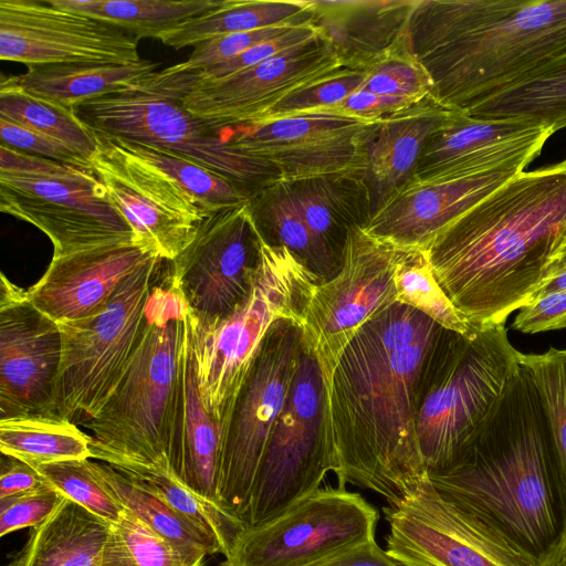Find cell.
I'll return each mask as SVG.
<instances>
[{
	"label": "cell",
	"mask_w": 566,
	"mask_h": 566,
	"mask_svg": "<svg viewBox=\"0 0 566 566\" xmlns=\"http://www.w3.org/2000/svg\"><path fill=\"white\" fill-rule=\"evenodd\" d=\"M378 517L357 493L318 489L281 514L244 527L219 566H318L374 539Z\"/></svg>",
	"instance_id": "obj_12"
},
{
	"label": "cell",
	"mask_w": 566,
	"mask_h": 566,
	"mask_svg": "<svg viewBox=\"0 0 566 566\" xmlns=\"http://www.w3.org/2000/svg\"><path fill=\"white\" fill-rule=\"evenodd\" d=\"M313 24L343 64L364 71L408 38L418 0H311Z\"/></svg>",
	"instance_id": "obj_25"
},
{
	"label": "cell",
	"mask_w": 566,
	"mask_h": 566,
	"mask_svg": "<svg viewBox=\"0 0 566 566\" xmlns=\"http://www.w3.org/2000/svg\"><path fill=\"white\" fill-rule=\"evenodd\" d=\"M408 33L436 101L467 112L566 55V0H418Z\"/></svg>",
	"instance_id": "obj_4"
},
{
	"label": "cell",
	"mask_w": 566,
	"mask_h": 566,
	"mask_svg": "<svg viewBox=\"0 0 566 566\" xmlns=\"http://www.w3.org/2000/svg\"><path fill=\"white\" fill-rule=\"evenodd\" d=\"M155 256L160 255L146 245L132 243L52 258L28 295L57 324L78 321L101 308L126 277Z\"/></svg>",
	"instance_id": "obj_23"
},
{
	"label": "cell",
	"mask_w": 566,
	"mask_h": 566,
	"mask_svg": "<svg viewBox=\"0 0 566 566\" xmlns=\"http://www.w3.org/2000/svg\"><path fill=\"white\" fill-rule=\"evenodd\" d=\"M158 66V63L147 60L130 64L40 65L8 78L31 95L73 109L80 103L146 78L157 72Z\"/></svg>",
	"instance_id": "obj_30"
},
{
	"label": "cell",
	"mask_w": 566,
	"mask_h": 566,
	"mask_svg": "<svg viewBox=\"0 0 566 566\" xmlns=\"http://www.w3.org/2000/svg\"><path fill=\"white\" fill-rule=\"evenodd\" d=\"M261 234L249 200L207 217L191 244L170 262L172 280L200 322L224 318L249 295Z\"/></svg>",
	"instance_id": "obj_17"
},
{
	"label": "cell",
	"mask_w": 566,
	"mask_h": 566,
	"mask_svg": "<svg viewBox=\"0 0 566 566\" xmlns=\"http://www.w3.org/2000/svg\"><path fill=\"white\" fill-rule=\"evenodd\" d=\"M95 469L122 505L167 541L195 555L220 554L216 544L157 495L107 463Z\"/></svg>",
	"instance_id": "obj_37"
},
{
	"label": "cell",
	"mask_w": 566,
	"mask_h": 566,
	"mask_svg": "<svg viewBox=\"0 0 566 566\" xmlns=\"http://www.w3.org/2000/svg\"><path fill=\"white\" fill-rule=\"evenodd\" d=\"M396 287L397 302L417 310L443 328L462 335L475 328L461 316L440 287L426 249L402 248L396 269Z\"/></svg>",
	"instance_id": "obj_41"
},
{
	"label": "cell",
	"mask_w": 566,
	"mask_h": 566,
	"mask_svg": "<svg viewBox=\"0 0 566 566\" xmlns=\"http://www.w3.org/2000/svg\"><path fill=\"white\" fill-rule=\"evenodd\" d=\"M537 156L526 154L430 179L410 178L373 212L364 229L397 247L427 250L439 232L524 171Z\"/></svg>",
	"instance_id": "obj_22"
},
{
	"label": "cell",
	"mask_w": 566,
	"mask_h": 566,
	"mask_svg": "<svg viewBox=\"0 0 566 566\" xmlns=\"http://www.w3.org/2000/svg\"><path fill=\"white\" fill-rule=\"evenodd\" d=\"M56 489H40L0 499V536L44 522L64 500Z\"/></svg>",
	"instance_id": "obj_47"
},
{
	"label": "cell",
	"mask_w": 566,
	"mask_h": 566,
	"mask_svg": "<svg viewBox=\"0 0 566 566\" xmlns=\"http://www.w3.org/2000/svg\"><path fill=\"white\" fill-rule=\"evenodd\" d=\"M377 122L324 113L280 117L227 132L235 147L272 164L286 182L366 174V144Z\"/></svg>",
	"instance_id": "obj_21"
},
{
	"label": "cell",
	"mask_w": 566,
	"mask_h": 566,
	"mask_svg": "<svg viewBox=\"0 0 566 566\" xmlns=\"http://www.w3.org/2000/svg\"><path fill=\"white\" fill-rule=\"evenodd\" d=\"M384 513L386 552L401 566H535L494 528L443 499L428 478Z\"/></svg>",
	"instance_id": "obj_16"
},
{
	"label": "cell",
	"mask_w": 566,
	"mask_h": 566,
	"mask_svg": "<svg viewBox=\"0 0 566 566\" xmlns=\"http://www.w3.org/2000/svg\"><path fill=\"white\" fill-rule=\"evenodd\" d=\"M346 69L334 48L319 35L224 78L202 80L195 71H182L176 64L165 71L184 106L224 135L258 125L290 94Z\"/></svg>",
	"instance_id": "obj_14"
},
{
	"label": "cell",
	"mask_w": 566,
	"mask_h": 566,
	"mask_svg": "<svg viewBox=\"0 0 566 566\" xmlns=\"http://www.w3.org/2000/svg\"><path fill=\"white\" fill-rule=\"evenodd\" d=\"M109 524L81 504L64 497L7 566H103Z\"/></svg>",
	"instance_id": "obj_29"
},
{
	"label": "cell",
	"mask_w": 566,
	"mask_h": 566,
	"mask_svg": "<svg viewBox=\"0 0 566 566\" xmlns=\"http://www.w3.org/2000/svg\"><path fill=\"white\" fill-rule=\"evenodd\" d=\"M419 102L402 97L386 96L358 90L333 107L316 112L355 118L364 122H377Z\"/></svg>",
	"instance_id": "obj_50"
},
{
	"label": "cell",
	"mask_w": 566,
	"mask_h": 566,
	"mask_svg": "<svg viewBox=\"0 0 566 566\" xmlns=\"http://www.w3.org/2000/svg\"><path fill=\"white\" fill-rule=\"evenodd\" d=\"M139 39L50 0H0V59L28 67L140 62Z\"/></svg>",
	"instance_id": "obj_19"
},
{
	"label": "cell",
	"mask_w": 566,
	"mask_h": 566,
	"mask_svg": "<svg viewBox=\"0 0 566 566\" xmlns=\"http://www.w3.org/2000/svg\"><path fill=\"white\" fill-rule=\"evenodd\" d=\"M545 407L566 484V349L544 354L520 353Z\"/></svg>",
	"instance_id": "obj_44"
},
{
	"label": "cell",
	"mask_w": 566,
	"mask_h": 566,
	"mask_svg": "<svg viewBox=\"0 0 566 566\" xmlns=\"http://www.w3.org/2000/svg\"><path fill=\"white\" fill-rule=\"evenodd\" d=\"M319 35L321 33L313 22L301 24L250 48L229 61L200 71H195V73L202 80L224 78L256 66L289 49L312 41Z\"/></svg>",
	"instance_id": "obj_46"
},
{
	"label": "cell",
	"mask_w": 566,
	"mask_h": 566,
	"mask_svg": "<svg viewBox=\"0 0 566 566\" xmlns=\"http://www.w3.org/2000/svg\"><path fill=\"white\" fill-rule=\"evenodd\" d=\"M90 434L60 416L0 420V450L27 464L91 459Z\"/></svg>",
	"instance_id": "obj_33"
},
{
	"label": "cell",
	"mask_w": 566,
	"mask_h": 566,
	"mask_svg": "<svg viewBox=\"0 0 566 566\" xmlns=\"http://www.w3.org/2000/svg\"><path fill=\"white\" fill-rule=\"evenodd\" d=\"M94 134L151 146L195 161L250 195L281 180L269 161L233 146L189 112L165 70L73 107Z\"/></svg>",
	"instance_id": "obj_8"
},
{
	"label": "cell",
	"mask_w": 566,
	"mask_h": 566,
	"mask_svg": "<svg viewBox=\"0 0 566 566\" xmlns=\"http://www.w3.org/2000/svg\"><path fill=\"white\" fill-rule=\"evenodd\" d=\"M458 112L429 97L377 120L366 144L373 212L413 176L428 140Z\"/></svg>",
	"instance_id": "obj_26"
},
{
	"label": "cell",
	"mask_w": 566,
	"mask_h": 566,
	"mask_svg": "<svg viewBox=\"0 0 566 566\" xmlns=\"http://www.w3.org/2000/svg\"><path fill=\"white\" fill-rule=\"evenodd\" d=\"M262 239L270 245L285 247L323 283L340 266L321 245L307 227L289 185L279 180L249 197Z\"/></svg>",
	"instance_id": "obj_32"
},
{
	"label": "cell",
	"mask_w": 566,
	"mask_h": 566,
	"mask_svg": "<svg viewBox=\"0 0 566 566\" xmlns=\"http://www.w3.org/2000/svg\"><path fill=\"white\" fill-rule=\"evenodd\" d=\"M96 135L91 167L134 231L136 242L174 261L209 217L165 172L140 159L115 137Z\"/></svg>",
	"instance_id": "obj_18"
},
{
	"label": "cell",
	"mask_w": 566,
	"mask_h": 566,
	"mask_svg": "<svg viewBox=\"0 0 566 566\" xmlns=\"http://www.w3.org/2000/svg\"><path fill=\"white\" fill-rule=\"evenodd\" d=\"M155 256L126 277L90 316L59 324L62 360L56 412L85 426L99 413L139 344L147 304L164 262Z\"/></svg>",
	"instance_id": "obj_9"
},
{
	"label": "cell",
	"mask_w": 566,
	"mask_h": 566,
	"mask_svg": "<svg viewBox=\"0 0 566 566\" xmlns=\"http://www.w3.org/2000/svg\"><path fill=\"white\" fill-rule=\"evenodd\" d=\"M286 184L311 232L340 266L348 232L364 228L373 214L365 175L334 174Z\"/></svg>",
	"instance_id": "obj_28"
},
{
	"label": "cell",
	"mask_w": 566,
	"mask_h": 566,
	"mask_svg": "<svg viewBox=\"0 0 566 566\" xmlns=\"http://www.w3.org/2000/svg\"><path fill=\"white\" fill-rule=\"evenodd\" d=\"M318 279L285 247L261 237V256L247 298L224 318L200 322L191 314L198 388L207 411L223 426L258 348L281 319L303 323Z\"/></svg>",
	"instance_id": "obj_7"
},
{
	"label": "cell",
	"mask_w": 566,
	"mask_h": 566,
	"mask_svg": "<svg viewBox=\"0 0 566 566\" xmlns=\"http://www.w3.org/2000/svg\"><path fill=\"white\" fill-rule=\"evenodd\" d=\"M297 27H274L248 32H238L216 36L196 45L181 63L176 64L182 71H200L229 61L250 48L275 38Z\"/></svg>",
	"instance_id": "obj_48"
},
{
	"label": "cell",
	"mask_w": 566,
	"mask_h": 566,
	"mask_svg": "<svg viewBox=\"0 0 566 566\" xmlns=\"http://www.w3.org/2000/svg\"><path fill=\"white\" fill-rule=\"evenodd\" d=\"M518 367L504 323L468 335L446 331L423 374L416 420L428 474L457 460Z\"/></svg>",
	"instance_id": "obj_6"
},
{
	"label": "cell",
	"mask_w": 566,
	"mask_h": 566,
	"mask_svg": "<svg viewBox=\"0 0 566 566\" xmlns=\"http://www.w3.org/2000/svg\"><path fill=\"white\" fill-rule=\"evenodd\" d=\"M0 463V499L49 484L35 468L19 459L1 453Z\"/></svg>",
	"instance_id": "obj_53"
},
{
	"label": "cell",
	"mask_w": 566,
	"mask_h": 566,
	"mask_svg": "<svg viewBox=\"0 0 566 566\" xmlns=\"http://www.w3.org/2000/svg\"><path fill=\"white\" fill-rule=\"evenodd\" d=\"M190 331L191 312L165 261L136 352L99 413L84 426L91 431V459L122 472L176 476L172 419Z\"/></svg>",
	"instance_id": "obj_5"
},
{
	"label": "cell",
	"mask_w": 566,
	"mask_h": 566,
	"mask_svg": "<svg viewBox=\"0 0 566 566\" xmlns=\"http://www.w3.org/2000/svg\"><path fill=\"white\" fill-rule=\"evenodd\" d=\"M221 442L222 426L199 392L190 331L172 419L171 468L181 483L218 505Z\"/></svg>",
	"instance_id": "obj_27"
},
{
	"label": "cell",
	"mask_w": 566,
	"mask_h": 566,
	"mask_svg": "<svg viewBox=\"0 0 566 566\" xmlns=\"http://www.w3.org/2000/svg\"><path fill=\"white\" fill-rule=\"evenodd\" d=\"M318 566H401L386 551L381 549L375 538L361 543Z\"/></svg>",
	"instance_id": "obj_54"
},
{
	"label": "cell",
	"mask_w": 566,
	"mask_h": 566,
	"mask_svg": "<svg viewBox=\"0 0 566 566\" xmlns=\"http://www.w3.org/2000/svg\"><path fill=\"white\" fill-rule=\"evenodd\" d=\"M0 117L64 144L88 163L97 150L96 135L73 109L31 95L8 77L1 78Z\"/></svg>",
	"instance_id": "obj_36"
},
{
	"label": "cell",
	"mask_w": 566,
	"mask_h": 566,
	"mask_svg": "<svg viewBox=\"0 0 566 566\" xmlns=\"http://www.w3.org/2000/svg\"><path fill=\"white\" fill-rule=\"evenodd\" d=\"M303 345L298 322H275L262 339L222 426L218 503L244 527L256 474Z\"/></svg>",
	"instance_id": "obj_11"
},
{
	"label": "cell",
	"mask_w": 566,
	"mask_h": 566,
	"mask_svg": "<svg viewBox=\"0 0 566 566\" xmlns=\"http://www.w3.org/2000/svg\"><path fill=\"white\" fill-rule=\"evenodd\" d=\"M62 360L60 326L1 274L0 420L59 416L57 381Z\"/></svg>",
	"instance_id": "obj_20"
},
{
	"label": "cell",
	"mask_w": 566,
	"mask_h": 566,
	"mask_svg": "<svg viewBox=\"0 0 566 566\" xmlns=\"http://www.w3.org/2000/svg\"><path fill=\"white\" fill-rule=\"evenodd\" d=\"M0 135L1 144L12 149L62 164L92 169L86 159L64 144L3 117H0Z\"/></svg>",
	"instance_id": "obj_49"
},
{
	"label": "cell",
	"mask_w": 566,
	"mask_h": 566,
	"mask_svg": "<svg viewBox=\"0 0 566 566\" xmlns=\"http://www.w3.org/2000/svg\"><path fill=\"white\" fill-rule=\"evenodd\" d=\"M538 566H566V532Z\"/></svg>",
	"instance_id": "obj_56"
},
{
	"label": "cell",
	"mask_w": 566,
	"mask_h": 566,
	"mask_svg": "<svg viewBox=\"0 0 566 566\" xmlns=\"http://www.w3.org/2000/svg\"><path fill=\"white\" fill-rule=\"evenodd\" d=\"M206 557L178 547L125 509L112 525L103 566H206Z\"/></svg>",
	"instance_id": "obj_38"
},
{
	"label": "cell",
	"mask_w": 566,
	"mask_h": 566,
	"mask_svg": "<svg viewBox=\"0 0 566 566\" xmlns=\"http://www.w3.org/2000/svg\"><path fill=\"white\" fill-rule=\"evenodd\" d=\"M560 163L566 168V158L563 161H560Z\"/></svg>",
	"instance_id": "obj_57"
},
{
	"label": "cell",
	"mask_w": 566,
	"mask_h": 566,
	"mask_svg": "<svg viewBox=\"0 0 566 566\" xmlns=\"http://www.w3.org/2000/svg\"><path fill=\"white\" fill-rule=\"evenodd\" d=\"M123 473L157 495L210 538L223 556L228 555L237 535L244 528L217 503L197 494L174 475Z\"/></svg>",
	"instance_id": "obj_40"
},
{
	"label": "cell",
	"mask_w": 566,
	"mask_h": 566,
	"mask_svg": "<svg viewBox=\"0 0 566 566\" xmlns=\"http://www.w3.org/2000/svg\"><path fill=\"white\" fill-rule=\"evenodd\" d=\"M446 331L396 302L349 342L328 385L339 489H369L397 505L428 478L416 420L422 377Z\"/></svg>",
	"instance_id": "obj_1"
},
{
	"label": "cell",
	"mask_w": 566,
	"mask_h": 566,
	"mask_svg": "<svg viewBox=\"0 0 566 566\" xmlns=\"http://www.w3.org/2000/svg\"><path fill=\"white\" fill-rule=\"evenodd\" d=\"M474 117H524L566 127V55L464 112Z\"/></svg>",
	"instance_id": "obj_35"
},
{
	"label": "cell",
	"mask_w": 566,
	"mask_h": 566,
	"mask_svg": "<svg viewBox=\"0 0 566 566\" xmlns=\"http://www.w3.org/2000/svg\"><path fill=\"white\" fill-rule=\"evenodd\" d=\"M553 126L524 117L481 118L458 112L427 143L411 178L430 179L539 155Z\"/></svg>",
	"instance_id": "obj_24"
},
{
	"label": "cell",
	"mask_w": 566,
	"mask_h": 566,
	"mask_svg": "<svg viewBox=\"0 0 566 566\" xmlns=\"http://www.w3.org/2000/svg\"><path fill=\"white\" fill-rule=\"evenodd\" d=\"M513 327L525 334L566 327V290L545 294L518 310Z\"/></svg>",
	"instance_id": "obj_51"
},
{
	"label": "cell",
	"mask_w": 566,
	"mask_h": 566,
	"mask_svg": "<svg viewBox=\"0 0 566 566\" xmlns=\"http://www.w3.org/2000/svg\"><path fill=\"white\" fill-rule=\"evenodd\" d=\"M0 210L42 231L53 244L54 259L137 243L106 188L88 169L62 176L0 172Z\"/></svg>",
	"instance_id": "obj_15"
},
{
	"label": "cell",
	"mask_w": 566,
	"mask_h": 566,
	"mask_svg": "<svg viewBox=\"0 0 566 566\" xmlns=\"http://www.w3.org/2000/svg\"><path fill=\"white\" fill-rule=\"evenodd\" d=\"M35 469L62 495L109 524H115L125 510L90 459L49 463Z\"/></svg>",
	"instance_id": "obj_42"
},
{
	"label": "cell",
	"mask_w": 566,
	"mask_h": 566,
	"mask_svg": "<svg viewBox=\"0 0 566 566\" xmlns=\"http://www.w3.org/2000/svg\"><path fill=\"white\" fill-rule=\"evenodd\" d=\"M61 9L118 27L133 35L154 38L218 8L222 0H50Z\"/></svg>",
	"instance_id": "obj_34"
},
{
	"label": "cell",
	"mask_w": 566,
	"mask_h": 566,
	"mask_svg": "<svg viewBox=\"0 0 566 566\" xmlns=\"http://www.w3.org/2000/svg\"><path fill=\"white\" fill-rule=\"evenodd\" d=\"M337 471L328 387L304 345L285 405L270 436L253 485L245 527L259 525L317 491Z\"/></svg>",
	"instance_id": "obj_10"
},
{
	"label": "cell",
	"mask_w": 566,
	"mask_h": 566,
	"mask_svg": "<svg viewBox=\"0 0 566 566\" xmlns=\"http://www.w3.org/2000/svg\"><path fill=\"white\" fill-rule=\"evenodd\" d=\"M80 168L55 160L30 155L6 145L0 146V172L10 175H30V176H62L71 175ZM92 170V169H88Z\"/></svg>",
	"instance_id": "obj_52"
},
{
	"label": "cell",
	"mask_w": 566,
	"mask_h": 566,
	"mask_svg": "<svg viewBox=\"0 0 566 566\" xmlns=\"http://www.w3.org/2000/svg\"><path fill=\"white\" fill-rule=\"evenodd\" d=\"M364 71L366 80L363 90L413 102L434 98L432 80L413 53L409 35Z\"/></svg>",
	"instance_id": "obj_43"
},
{
	"label": "cell",
	"mask_w": 566,
	"mask_h": 566,
	"mask_svg": "<svg viewBox=\"0 0 566 566\" xmlns=\"http://www.w3.org/2000/svg\"><path fill=\"white\" fill-rule=\"evenodd\" d=\"M312 21L311 0H222L218 8L161 32L156 39L180 50L220 35Z\"/></svg>",
	"instance_id": "obj_31"
},
{
	"label": "cell",
	"mask_w": 566,
	"mask_h": 566,
	"mask_svg": "<svg viewBox=\"0 0 566 566\" xmlns=\"http://www.w3.org/2000/svg\"><path fill=\"white\" fill-rule=\"evenodd\" d=\"M365 80V71L346 69L336 75L290 94L275 105L259 124L280 117L316 113L333 107L360 90Z\"/></svg>",
	"instance_id": "obj_45"
},
{
	"label": "cell",
	"mask_w": 566,
	"mask_h": 566,
	"mask_svg": "<svg viewBox=\"0 0 566 566\" xmlns=\"http://www.w3.org/2000/svg\"><path fill=\"white\" fill-rule=\"evenodd\" d=\"M565 226L566 168L558 163L516 175L427 251L437 282L471 326L505 324L533 300Z\"/></svg>",
	"instance_id": "obj_3"
},
{
	"label": "cell",
	"mask_w": 566,
	"mask_h": 566,
	"mask_svg": "<svg viewBox=\"0 0 566 566\" xmlns=\"http://www.w3.org/2000/svg\"><path fill=\"white\" fill-rule=\"evenodd\" d=\"M560 290H566V226L558 235L546 265L543 281L532 301Z\"/></svg>",
	"instance_id": "obj_55"
},
{
	"label": "cell",
	"mask_w": 566,
	"mask_h": 566,
	"mask_svg": "<svg viewBox=\"0 0 566 566\" xmlns=\"http://www.w3.org/2000/svg\"><path fill=\"white\" fill-rule=\"evenodd\" d=\"M436 491L474 515L535 566L566 532V484L551 423L530 370L520 367Z\"/></svg>",
	"instance_id": "obj_2"
},
{
	"label": "cell",
	"mask_w": 566,
	"mask_h": 566,
	"mask_svg": "<svg viewBox=\"0 0 566 566\" xmlns=\"http://www.w3.org/2000/svg\"><path fill=\"white\" fill-rule=\"evenodd\" d=\"M118 139L134 155L165 172L208 214L249 200L247 190L195 161L151 146Z\"/></svg>",
	"instance_id": "obj_39"
},
{
	"label": "cell",
	"mask_w": 566,
	"mask_h": 566,
	"mask_svg": "<svg viewBox=\"0 0 566 566\" xmlns=\"http://www.w3.org/2000/svg\"><path fill=\"white\" fill-rule=\"evenodd\" d=\"M402 248L363 227L347 235L339 271L315 285L302 323L327 387L339 358L358 331L397 302L396 269Z\"/></svg>",
	"instance_id": "obj_13"
}]
</instances>
